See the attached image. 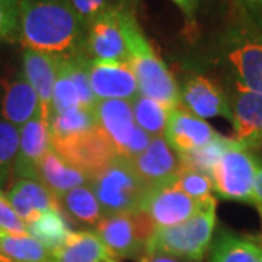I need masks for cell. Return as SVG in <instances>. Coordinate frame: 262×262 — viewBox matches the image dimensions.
Wrapping results in <instances>:
<instances>
[{
  "mask_svg": "<svg viewBox=\"0 0 262 262\" xmlns=\"http://www.w3.org/2000/svg\"><path fill=\"white\" fill-rule=\"evenodd\" d=\"M84 38L70 0H19L18 41L25 50L67 57L83 50Z\"/></svg>",
  "mask_w": 262,
  "mask_h": 262,
  "instance_id": "cell-1",
  "label": "cell"
},
{
  "mask_svg": "<svg viewBox=\"0 0 262 262\" xmlns=\"http://www.w3.org/2000/svg\"><path fill=\"white\" fill-rule=\"evenodd\" d=\"M120 16L128 47V64L137 79L140 95L158 101L169 110L177 108L181 105L178 83L125 2H120Z\"/></svg>",
  "mask_w": 262,
  "mask_h": 262,
  "instance_id": "cell-2",
  "label": "cell"
},
{
  "mask_svg": "<svg viewBox=\"0 0 262 262\" xmlns=\"http://www.w3.org/2000/svg\"><path fill=\"white\" fill-rule=\"evenodd\" d=\"M215 198L187 222L169 227H156L150 237L146 253H163L189 262L203 261L213 242L215 222Z\"/></svg>",
  "mask_w": 262,
  "mask_h": 262,
  "instance_id": "cell-3",
  "label": "cell"
},
{
  "mask_svg": "<svg viewBox=\"0 0 262 262\" xmlns=\"http://www.w3.org/2000/svg\"><path fill=\"white\" fill-rule=\"evenodd\" d=\"M89 185L102 208L103 214H131L140 213L149 187L141 181L131 160L118 156Z\"/></svg>",
  "mask_w": 262,
  "mask_h": 262,
  "instance_id": "cell-4",
  "label": "cell"
},
{
  "mask_svg": "<svg viewBox=\"0 0 262 262\" xmlns=\"http://www.w3.org/2000/svg\"><path fill=\"white\" fill-rule=\"evenodd\" d=\"M51 149L89 181L118 158L113 141L98 125L66 137H51Z\"/></svg>",
  "mask_w": 262,
  "mask_h": 262,
  "instance_id": "cell-5",
  "label": "cell"
},
{
  "mask_svg": "<svg viewBox=\"0 0 262 262\" xmlns=\"http://www.w3.org/2000/svg\"><path fill=\"white\" fill-rule=\"evenodd\" d=\"M255 169L256 159L249 149L234 140L230 141L210 170L217 195L230 201L253 204Z\"/></svg>",
  "mask_w": 262,
  "mask_h": 262,
  "instance_id": "cell-6",
  "label": "cell"
},
{
  "mask_svg": "<svg viewBox=\"0 0 262 262\" xmlns=\"http://www.w3.org/2000/svg\"><path fill=\"white\" fill-rule=\"evenodd\" d=\"M96 124L113 141L118 156L134 159L151 141L147 133L134 121L131 102L122 99H101L94 106Z\"/></svg>",
  "mask_w": 262,
  "mask_h": 262,
  "instance_id": "cell-7",
  "label": "cell"
},
{
  "mask_svg": "<svg viewBox=\"0 0 262 262\" xmlns=\"http://www.w3.org/2000/svg\"><path fill=\"white\" fill-rule=\"evenodd\" d=\"M223 61L234 88L262 94V38L230 25L223 41Z\"/></svg>",
  "mask_w": 262,
  "mask_h": 262,
  "instance_id": "cell-8",
  "label": "cell"
},
{
  "mask_svg": "<svg viewBox=\"0 0 262 262\" xmlns=\"http://www.w3.org/2000/svg\"><path fill=\"white\" fill-rule=\"evenodd\" d=\"M156 226L143 211L106 215L95 227V233L115 259L140 258Z\"/></svg>",
  "mask_w": 262,
  "mask_h": 262,
  "instance_id": "cell-9",
  "label": "cell"
},
{
  "mask_svg": "<svg viewBox=\"0 0 262 262\" xmlns=\"http://www.w3.org/2000/svg\"><path fill=\"white\" fill-rule=\"evenodd\" d=\"M82 51L91 61L128 63V47L120 16V2L111 3L99 18L88 25Z\"/></svg>",
  "mask_w": 262,
  "mask_h": 262,
  "instance_id": "cell-10",
  "label": "cell"
},
{
  "mask_svg": "<svg viewBox=\"0 0 262 262\" xmlns=\"http://www.w3.org/2000/svg\"><path fill=\"white\" fill-rule=\"evenodd\" d=\"M210 200L196 201L182 192L173 182L165 187L150 189L143 201L141 211L156 227H169L187 222L188 219L201 211Z\"/></svg>",
  "mask_w": 262,
  "mask_h": 262,
  "instance_id": "cell-11",
  "label": "cell"
},
{
  "mask_svg": "<svg viewBox=\"0 0 262 262\" xmlns=\"http://www.w3.org/2000/svg\"><path fill=\"white\" fill-rule=\"evenodd\" d=\"M131 163L149 189L173 184L185 169L184 158L165 137H151L147 149L131 159Z\"/></svg>",
  "mask_w": 262,
  "mask_h": 262,
  "instance_id": "cell-12",
  "label": "cell"
},
{
  "mask_svg": "<svg viewBox=\"0 0 262 262\" xmlns=\"http://www.w3.org/2000/svg\"><path fill=\"white\" fill-rule=\"evenodd\" d=\"M181 106L194 114L195 117L214 118L223 117L232 120L230 101L223 91V88L210 77L203 75H191L184 82L182 89L179 91Z\"/></svg>",
  "mask_w": 262,
  "mask_h": 262,
  "instance_id": "cell-13",
  "label": "cell"
},
{
  "mask_svg": "<svg viewBox=\"0 0 262 262\" xmlns=\"http://www.w3.org/2000/svg\"><path fill=\"white\" fill-rule=\"evenodd\" d=\"M89 82L98 101L122 99L133 102L139 95V83L128 63L89 61Z\"/></svg>",
  "mask_w": 262,
  "mask_h": 262,
  "instance_id": "cell-14",
  "label": "cell"
},
{
  "mask_svg": "<svg viewBox=\"0 0 262 262\" xmlns=\"http://www.w3.org/2000/svg\"><path fill=\"white\" fill-rule=\"evenodd\" d=\"M163 137L179 155H191L204 149L223 136L219 134L204 120L198 118L184 106L178 105L177 108L170 110Z\"/></svg>",
  "mask_w": 262,
  "mask_h": 262,
  "instance_id": "cell-15",
  "label": "cell"
},
{
  "mask_svg": "<svg viewBox=\"0 0 262 262\" xmlns=\"http://www.w3.org/2000/svg\"><path fill=\"white\" fill-rule=\"evenodd\" d=\"M232 140L251 149L262 144V94L234 88L230 96Z\"/></svg>",
  "mask_w": 262,
  "mask_h": 262,
  "instance_id": "cell-16",
  "label": "cell"
},
{
  "mask_svg": "<svg viewBox=\"0 0 262 262\" xmlns=\"http://www.w3.org/2000/svg\"><path fill=\"white\" fill-rule=\"evenodd\" d=\"M51 147L48 122L35 115L19 128V150L13 175L18 179H37V166Z\"/></svg>",
  "mask_w": 262,
  "mask_h": 262,
  "instance_id": "cell-17",
  "label": "cell"
},
{
  "mask_svg": "<svg viewBox=\"0 0 262 262\" xmlns=\"http://www.w3.org/2000/svg\"><path fill=\"white\" fill-rule=\"evenodd\" d=\"M61 57L25 50L22 57V75L34 88L39 99L41 117L48 122L53 110V91Z\"/></svg>",
  "mask_w": 262,
  "mask_h": 262,
  "instance_id": "cell-18",
  "label": "cell"
},
{
  "mask_svg": "<svg viewBox=\"0 0 262 262\" xmlns=\"http://www.w3.org/2000/svg\"><path fill=\"white\" fill-rule=\"evenodd\" d=\"M0 114L19 128L41 114L37 92L22 73L0 82Z\"/></svg>",
  "mask_w": 262,
  "mask_h": 262,
  "instance_id": "cell-19",
  "label": "cell"
},
{
  "mask_svg": "<svg viewBox=\"0 0 262 262\" xmlns=\"http://www.w3.org/2000/svg\"><path fill=\"white\" fill-rule=\"evenodd\" d=\"M6 196L25 226L48 210H61L58 198L37 179H18Z\"/></svg>",
  "mask_w": 262,
  "mask_h": 262,
  "instance_id": "cell-20",
  "label": "cell"
},
{
  "mask_svg": "<svg viewBox=\"0 0 262 262\" xmlns=\"http://www.w3.org/2000/svg\"><path fill=\"white\" fill-rule=\"evenodd\" d=\"M37 181L48 188L57 198L73 188L91 182L82 172L61 159L51 147L38 163Z\"/></svg>",
  "mask_w": 262,
  "mask_h": 262,
  "instance_id": "cell-21",
  "label": "cell"
},
{
  "mask_svg": "<svg viewBox=\"0 0 262 262\" xmlns=\"http://www.w3.org/2000/svg\"><path fill=\"white\" fill-rule=\"evenodd\" d=\"M51 258L53 262H118L95 232H72Z\"/></svg>",
  "mask_w": 262,
  "mask_h": 262,
  "instance_id": "cell-22",
  "label": "cell"
},
{
  "mask_svg": "<svg viewBox=\"0 0 262 262\" xmlns=\"http://www.w3.org/2000/svg\"><path fill=\"white\" fill-rule=\"evenodd\" d=\"M210 248V262H261L262 258L258 242L229 230L217 234Z\"/></svg>",
  "mask_w": 262,
  "mask_h": 262,
  "instance_id": "cell-23",
  "label": "cell"
},
{
  "mask_svg": "<svg viewBox=\"0 0 262 262\" xmlns=\"http://www.w3.org/2000/svg\"><path fill=\"white\" fill-rule=\"evenodd\" d=\"M61 211L75 222L82 225L95 226L105 219L102 208L99 206L91 185H80L58 196Z\"/></svg>",
  "mask_w": 262,
  "mask_h": 262,
  "instance_id": "cell-24",
  "label": "cell"
},
{
  "mask_svg": "<svg viewBox=\"0 0 262 262\" xmlns=\"http://www.w3.org/2000/svg\"><path fill=\"white\" fill-rule=\"evenodd\" d=\"M29 236L44 245L50 252L61 248L72 230L61 210H48L27 225Z\"/></svg>",
  "mask_w": 262,
  "mask_h": 262,
  "instance_id": "cell-25",
  "label": "cell"
},
{
  "mask_svg": "<svg viewBox=\"0 0 262 262\" xmlns=\"http://www.w3.org/2000/svg\"><path fill=\"white\" fill-rule=\"evenodd\" d=\"M0 251L12 262H53L51 252L28 233L0 232Z\"/></svg>",
  "mask_w": 262,
  "mask_h": 262,
  "instance_id": "cell-26",
  "label": "cell"
},
{
  "mask_svg": "<svg viewBox=\"0 0 262 262\" xmlns=\"http://www.w3.org/2000/svg\"><path fill=\"white\" fill-rule=\"evenodd\" d=\"M134 121L150 137H163L168 125L170 110L158 101L139 95L133 102Z\"/></svg>",
  "mask_w": 262,
  "mask_h": 262,
  "instance_id": "cell-27",
  "label": "cell"
},
{
  "mask_svg": "<svg viewBox=\"0 0 262 262\" xmlns=\"http://www.w3.org/2000/svg\"><path fill=\"white\" fill-rule=\"evenodd\" d=\"M94 110H88L83 106H75L66 110L63 113L53 114L48 120L51 137H66L88 131L96 127Z\"/></svg>",
  "mask_w": 262,
  "mask_h": 262,
  "instance_id": "cell-28",
  "label": "cell"
},
{
  "mask_svg": "<svg viewBox=\"0 0 262 262\" xmlns=\"http://www.w3.org/2000/svg\"><path fill=\"white\" fill-rule=\"evenodd\" d=\"M19 150V128L8 121H0V187L13 175Z\"/></svg>",
  "mask_w": 262,
  "mask_h": 262,
  "instance_id": "cell-29",
  "label": "cell"
},
{
  "mask_svg": "<svg viewBox=\"0 0 262 262\" xmlns=\"http://www.w3.org/2000/svg\"><path fill=\"white\" fill-rule=\"evenodd\" d=\"M232 25L262 38V0H229Z\"/></svg>",
  "mask_w": 262,
  "mask_h": 262,
  "instance_id": "cell-30",
  "label": "cell"
},
{
  "mask_svg": "<svg viewBox=\"0 0 262 262\" xmlns=\"http://www.w3.org/2000/svg\"><path fill=\"white\" fill-rule=\"evenodd\" d=\"M75 106H80V99H79L77 89H76L75 83H73L72 77H70L67 69H66L63 57H61L60 58V66H58L56 84H54V91H53L51 115L63 113L66 110H70V108H75Z\"/></svg>",
  "mask_w": 262,
  "mask_h": 262,
  "instance_id": "cell-31",
  "label": "cell"
},
{
  "mask_svg": "<svg viewBox=\"0 0 262 262\" xmlns=\"http://www.w3.org/2000/svg\"><path fill=\"white\" fill-rule=\"evenodd\" d=\"M175 185L188 196L196 201H207L213 198V181L206 172L194 168H185L178 175Z\"/></svg>",
  "mask_w": 262,
  "mask_h": 262,
  "instance_id": "cell-32",
  "label": "cell"
},
{
  "mask_svg": "<svg viewBox=\"0 0 262 262\" xmlns=\"http://www.w3.org/2000/svg\"><path fill=\"white\" fill-rule=\"evenodd\" d=\"M19 0H0V41H18Z\"/></svg>",
  "mask_w": 262,
  "mask_h": 262,
  "instance_id": "cell-33",
  "label": "cell"
},
{
  "mask_svg": "<svg viewBox=\"0 0 262 262\" xmlns=\"http://www.w3.org/2000/svg\"><path fill=\"white\" fill-rule=\"evenodd\" d=\"M0 232L13 234H27V226L15 213L13 207L10 206L8 196L0 191Z\"/></svg>",
  "mask_w": 262,
  "mask_h": 262,
  "instance_id": "cell-34",
  "label": "cell"
},
{
  "mask_svg": "<svg viewBox=\"0 0 262 262\" xmlns=\"http://www.w3.org/2000/svg\"><path fill=\"white\" fill-rule=\"evenodd\" d=\"M76 13L82 18L86 28L111 6L110 0H70Z\"/></svg>",
  "mask_w": 262,
  "mask_h": 262,
  "instance_id": "cell-35",
  "label": "cell"
},
{
  "mask_svg": "<svg viewBox=\"0 0 262 262\" xmlns=\"http://www.w3.org/2000/svg\"><path fill=\"white\" fill-rule=\"evenodd\" d=\"M178 9L182 12L184 18L188 22L189 27H195L196 24V15H198V9H200V0H172Z\"/></svg>",
  "mask_w": 262,
  "mask_h": 262,
  "instance_id": "cell-36",
  "label": "cell"
},
{
  "mask_svg": "<svg viewBox=\"0 0 262 262\" xmlns=\"http://www.w3.org/2000/svg\"><path fill=\"white\" fill-rule=\"evenodd\" d=\"M256 169H255V187H253V206H262V159L256 158Z\"/></svg>",
  "mask_w": 262,
  "mask_h": 262,
  "instance_id": "cell-37",
  "label": "cell"
},
{
  "mask_svg": "<svg viewBox=\"0 0 262 262\" xmlns=\"http://www.w3.org/2000/svg\"><path fill=\"white\" fill-rule=\"evenodd\" d=\"M139 262H179L178 259L163 253H144L139 258Z\"/></svg>",
  "mask_w": 262,
  "mask_h": 262,
  "instance_id": "cell-38",
  "label": "cell"
},
{
  "mask_svg": "<svg viewBox=\"0 0 262 262\" xmlns=\"http://www.w3.org/2000/svg\"><path fill=\"white\" fill-rule=\"evenodd\" d=\"M0 262H12V261H10L9 258H8V256H6L5 253L0 251Z\"/></svg>",
  "mask_w": 262,
  "mask_h": 262,
  "instance_id": "cell-39",
  "label": "cell"
},
{
  "mask_svg": "<svg viewBox=\"0 0 262 262\" xmlns=\"http://www.w3.org/2000/svg\"><path fill=\"white\" fill-rule=\"evenodd\" d=\"M256 207V210H258V213H259V217H261V222H262V206H255Z\"/></svg>",
  "mask_w": 262,
  "mask_h": 262,
  "instance_id": "cell-40",
  "label": "cell"
},
{
  "mask_svg": "<svg viewBox=\"0 0 262 262\" xmlns=\"http://www.w3.org/2000/svg\"><path fill=\"white\" fill-rule=\"evenodd\" d=\"M139 2H140V0H131V3H133V5H137Z\"/></svg>",
  "mask_w": 262,
  "mask_h": 262,
  "instance_id": "cell-41",
  "label": "cell"
},
{
  "mask_svg": "<svg viewBox=\"0 0 262 262\" xmlns=\"http://www.w3.org/2000/svg\"><path fill=\"white\" fill-rule=\"evenodd\" d=\"M201 2H203V0H200V3H201Z\"/></svg>",
  "mask_w": 262,
  "mask_h": 262,
  "instance_id": "cell-42",
  "label": "cell"
},
{
  "mask_svg": "<svg viewBox=\"0 0 262 262\" xmlns=\"http://www.w3.org/2000/svg\"><path fill=\"white\" fill-rule=\"evenodd\" d=\"M261 262H262V258H261Z\"/></svg>",
  "mask_w": 262,
  "mask_h": 262,
  "instance_id": "cell-43",
  "label": "cell"
}]
</instances>
